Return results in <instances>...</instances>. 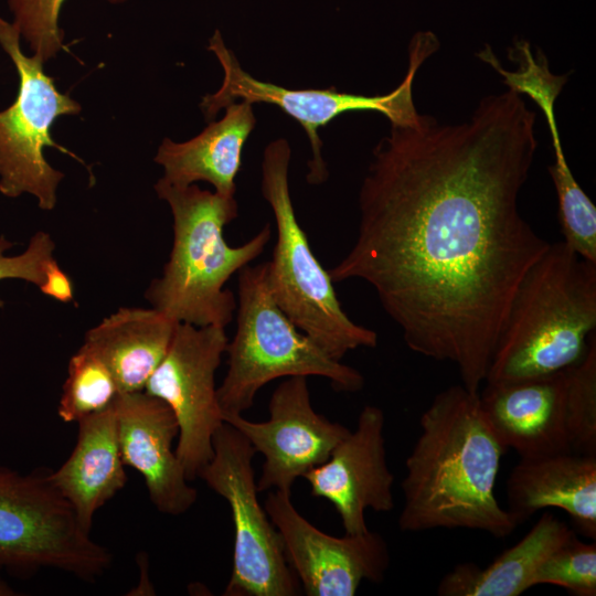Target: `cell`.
<instances>
[{
	"instance_id": "9a60e30c",
	"label": "cell",
	"mask_w": 596,
	"mask_h": 596,
	"mask_svg": "<svg viewBox=\"0 0 596 596\" xmlns=\"http://www.w3.org/2000/svg\"><path fill=\"white\" fill-rule=\"evenodd\" d=\"M123 461L143 478L156 509L169 515L188 512L198 491L177 457L179 427L171 408L145 391L120 393L114 402Z\"/></svg>"
},
{
	"instance_id": "4316f807",
	"label": "cell",
	"mask_w": 596,
	"mask_h": 596,
	"mask_svg": "<svg viewBox=\"0 0 596 596\" xmlns=\"http://www.w3.org/2000/svg\"><path fill=\"white\" fill-rule=\"evenodd\" d=\"M12 243L0 236V281L21 279L41 287L46 279L47 270L56 262L53 256L55 244L46 232H36L29 241L24 252L19 255H7Z\"/></svg>"
},
{
	"instance_id": "30bf717a",
	"label": "cell",
	"mask_w": 596,
	"mask_h": 596,
	"mask_svg": "<svg viewBox=\"0 0 596 596\" xmlns=\"http://www.w3.org/2000/svg\"><path fill=\"white\" fill-rule=\"evenodd\" d=\"M255 454L249 441L224 422L213 437V457L198 476L231 508L233 567L223 595L294 596L299 593L298 579L257 497Z\"/></svg>"
},
{
	"instance_id": "484cf974",
	"label": "cell",
	"mask_w": 596,
	"mask_h": 596,
	"mask_svg": "<svg viewBox=\"0 0 596 596\" xmlns=\"http://www.w3.org/2000/svg\"><path fill=\"white\" fill-rule=\"evenodd\" d=\"M65 0H8L13 23L33 54L44 63L64 47L63 31L58 26ZM113 3L125 0H108Z\"/></svg>"
},
{
	"instance_id": "2e32d148",
	"label": "cell",
	"mask_w": 596,
	"mask_h": 596,
	"mask_svg": "<svg viewBox=\"0 0 596 596\" xmlns=\"http://www.w3.org/2000/svg\"><path fill=\"white\" fill-rule=\"evenodd\" d=\"M481 409L500 444L520 458L572 451L564 418V370L509 383H486Z\"/></svg>"
},
{
	"instance_id": "44dd1931",
	"label": "cell",
	"mask_w": 596,
	"mask_h": 596,
	"mask_svg": "<svg viewBox=\"0 0 596 596\" xmlns=\"http://www.w3.org/2000/svg\"><path fill=\"white\" fill-rule=\"evenodd\" d=\"M574 532L552 513H543L531 530L486 568L457 564L439 582L440 596H519L534 586L542 562Z\"/></svg>"
},
{
	"instance_id": "7402d4cb",
	"label": "cell",
	"mask_w": 596,
	"mask_h": 596,
	"mask_svg": "<svg viewBox=\"0 0 596 596\" xmlns=\"http://www.w3.org/2000/svg\"><path fill=\"white\" fill-rule=\"evenodd\" d=\"M120 394L108 365L82 344L67 366L57 414L65 423L81 419L108 408Z\"/></svg>"
},
{
	"instance_id": "8fae6325",
	"label": "cell",
	"mask_w": 596,
	"mask_h": 596,
	"mask_svg": "<svg viewBox=\"0 0 596 596\" xmlns=\"http://www.w3.org/2000/svg\"><path fill=\"white\" fill-rule=\"evenodd\" d=\"M227 342L225 328L178 322L168 352L143 389L162 400L177 419L175 454L189 480L212 459L213 437L224 424L215 372Z\"/></svg>"
},
{
	"instance_id": "d4e9b609",
	"label": "cell",
	"mask_w": 596,
	"mask_h": 596,
	"mask_svg": "<svg viewBox=\"0 0 596 596\" xmlns=\"http://www.w3.org/2000/svg\"><path fill=\"white\" fill-rule=\"evenodd\" d=\"M539 584L561 586L575 596H595V542H582L574 533L539 566L534 585Z\"/></svg>"
},
{
	"instance_id": "ac0fdd59",
	"label": "cell",
	"mask_w": 596,
	"mask_h": 596,
	"mask_svg": "<svg viewBox=\"0 0 596 596\" xmlns=\"http://www.w3.org/2000/svg\"><path fill=\"white\" fill-rule=\"evenodd\" d=\"M76 445L50 479L91 533L99 508L120 491L127 475L121 458L114 403L78 423Z\"/></svg>"
},
{
	"instance_id": "d6986e66",
	"label": "cell",
	"mask_w": 596,
	"mask_h": 596,
	"mask_svg": "<svg viewBox=\"0 0 596 596\" xmlns=\"http://www.w3.org/2000/svg\"><path fill=\"white\" fill-rule=\"evenodd\" d=\"M224 109L220 120H212L190 140H162L155 157L163 168L161 179L177 187L204 181L211 183L215 192L235 196L243 148L255 128L256 118L253 104L248 102H235Z\"/></svg>"
},
{
	"instance_id": "7a4b0ae2",
	"label": "cell",
	"mask_w": 596,
	"mask_h": 596,
	"mask_svg": "<svg viewBox=\"0 0 596 596\" xmlns=\"http://www.w3.org/2000/svg\"><path fill=\"white\" fill-rule=\"evenodd\" d=\"M405 461L403 532L467 529L504 539L518 526L496 498L505 448L492 432L479 393L462 384L436 394L422 413Z\"/></svg>"
},
{
	"instance_id": "8992f818",
	"label": "cell",
	"mask_w": 596,
	"mask_h": 596,
	"mask_svg": "<svg viewBox=\"0 0 596 596\" xmlns=\"http://www.w3.org/2000/svg\"><path fill=\"white\" fill-rule=\"evenodd\" d=\"M236 330L227 342V372L217 387L224 416L249 409L270 381L321 376L338 392H358L364 377L327 355L278 307L269 290L267 262L238 272Z\"/></svg>"
},
{
	"instance_id": "52a82bcc",
	"label": "cell",
	"mask_w": 596,
	"mask_h": 596,
	"mask_svg": "<svg viewBox=\"0 0 596 596\" xmlns=\"http://www.w3.org/2000/svg\"><path fill=\"white\" fill-rule=\"evenodd\" d=\"M439 47V41L432 31H418L408 45V68L403 81L385 95L365 96L338 92L329 88H286L267 83L248 74L235 54L226 47L221 32L216 30L209 41V50L214 53L223 70L220 88L202 98L200 107L206 120H212L227 105L244 100L251 104L275 105L295 119L304 128L312 151L308 162L307 181L321 184L329 172L322 158V141L319 129L339 115L349 111H375L384 115L391 125L415 124L421 114L413 99V83L418 68Z\"/></svg>"
},
{
	"instance_id": "3957f363",
	"label": "cell",
	"mask_w": 596,
	"mask_h": 596,
	"mask_svg": "<svg viewBox=\"0 0 596 596\" xmlns=\"http://www.w3.org/2000/svg\"><path fill=\"white\" fill-rule=\"evenodd\" d=\"M595 328L596 263L550 243L514 291L485 382L563 371L584 358Z\"/></svg>"
},
{
	"instance_id": "f1b7e54d",
	"label": "cell",
	"mask_w": 596,
	"mask_h": 596,
	"mask_svg": "<svg viewBox=\"0 0 596 596\" xmlns=\"http://www.w3.org/2000/svg\"><path fill=\"white\" fill-rule=\"evenodd\" d=\"M15 590L9 586L4 581L0 579V596H14Z\"/></svg>"
},
{
	"instance_id": "cb8c5ba5",
	"label": "cell",
	"mask_w": 596,
	"mask_h": 596,
	"mask_svg": "<svg viewBox=\"0 0 596 596\" xmlns=\"http://www.w3.org/2000/svg\"><path fill=\"white\" fill-rule=\"evenodd\" d=\"M549 171L557 196V216L564 243L581 257L596 263V207L575 180L565 156L554 157Z\"/></svg>"
},
{
	"instance_id": "ba28073f",
	"label": "cell",
	"mask_w": 596,
	"mask_h": 596,
	"mask_svg": "<svg viewBox=\"0 0 596 596\" xmlns=\"http://www.w3.org/2000/svg\"><path fill=\"white\" fill-rule=\"evenodd\" d=\"M113 555L95 542L49 471L0 468V567L54 568L93 582Z\"/></svg>"
},
{
	"instance_id": "6da1fadb",
	"label": "cell",
	"mask_w": 596,
	"mask_h": 596,
	"mask_svg": "<svg viewBox=\"0 0 596 596\" xmlns=\"http://www.w3.org/2000/svg\"><path fill=\"white\" fill-rule=\"evenodd\" d=\"M536 114L514 89L461 124L391 125L359 191V226L333 283L370 285L423 356L453 363L479 393L507 312L550 243L518 200L538 149Z\"/></svg>"
},
{
	"instance_id": "9c48e42d",
	"label": "cell",
	"mask_w": 596,
	"mask_h": 596,
	"mask_svg": "<svg viewBox=\"0 0 596 596\" xmlns=\"http://www.w3.org/2000/svg\"><path fill=\"white\" fill-rule=\"evenodd\" d=\"M0 46L19 77L14 102L0 110V192L12 199L31 194L40 209L50 211L56 204V190L64 173L50 166L43 149L53 147L82 162L51 135L54 120L61 115L78 114L81 105L55 87L39 56L22 51L18 26L2 18Z\"/></svg>"
},
{
	"instance_id": "603a6c76",
	"label": "cell",
	"mask_w": 596,
	"mask_h": 596,
	"mask_svg": "<svg viewBox=\"0 0 596 596\" xmlns=\"http://www.w3.org/2000/svg\"><path fill=\"white\" fill-rule=\"evenodd\" d=\"M564 418L570 449L596 456V337L584 358L564 370Z\"/></svg>"
},
{
	"instance_id": "83f0119b",
	"label": "cell",
	"mask_w": 596,
	"mask_h": 596,
	"mask_svg": "<svg viewBox=\"0 0 596 596\" xmlns=\"http://www.w3.org/2000/svg\"><path fill=\"white\" fill-rule=\"evenodd\" d=\"M40 290L61 302H68L73 299V285L70 277L62 270L55 262L47 270L46 279Z\"/></svg>"
},
{
	"instance_id": "277c9868",
	"label": "cell",
	"mask_w": 596,
	"mask_h": 596,
	"mask_svg": "<svg viewBox=\"0 0 596 596\" xmlns=\"http://www.w3.org/2000/svg\"><path fill=\"white\" fill-rule=\"evenodd\" d=\"M155 190L170 206L173 242L161 276L146 289V299L177 322L225 328L236 310L235 296L225 284L263 253L270 225L231 246L223 230L238 215L235 196L202 190L195 183L177 187L163 179Z\"/></svg>"
},
{
	"instance_id": "7c38bea8",
	"label": "cell",
	"mask_w": 596,
	"mask_h": 596,
	"mask_svg": "<svg viewBox=\"0 0 596 596\" xmlns=\"http://www.w3.org/2000/svg\"><path fill=\"white\" fill-rule=\"evenodd\" d=\"M264 508L306 595L353 596L364 581L384 579L390 551L380 533L369 530L342 538L329 535L296 510L288 491L269 492Z\"/></svg>"
},
{
	"instance_id": "ffe728a7",
	"label": "cell",
	"mask_w": 596,
	"mask_h": 596,
	"mask_svg": "<svg viewBox=\"0 0 596 596\" xmlns=\"http://www.w3.org/2000/svg\"><path fill=\"white\" fill-rule=\"evenodd\" d=\"M177 324L155 308L123 307L89 329L83 344L108 365L120 393L139 392L168 352Z\"/></svg>"
},
{
	"instance_id": "e0dca14e",
	"label": "cell",
	"mask_w": 596,
	"mask_h": 596,
	"mask_svg": "<svg viewBox=\"0 0 596 596\" xmlns=\"http://www.w3.org/2000/svg\"><path fill=\"white\" fill-rule=\"evenodd\" d=\"M508 512L517 524L546 508L565 511L596 539V456L574 451L520 458L507 481Z\"/></svg>"
},
{
	"instance_id": "5b68a950",
	"label": "cell",
	"mask_w": 596,
	"mask_h": 596,
	"mask_svg": "<svg viewBox=\"0 0 596 596\" xmlns=\"http://www.w3.org/2000/svg\"><path fill=\"white\" fill-rule=\"evenodd\" d=\"M291 149L278 138L262 159V195L276 225V243L267 262L269 290L278 307L327 355L341 361L359 348H375L377 333L353 322L342 309L333 281L311 251L295 213L289 190Z\"/></svg>"
},
{
	"instance_id": "5bb4252c",
	"label": "cell",
	"mask_w": 596,
	"mask_h": 596,
	"mask_svg": "<svg viewBox=\"0 0 596 596\" xmlns=\"http://www.w3.org/2000/svg\"><path fill=\"white\" fill-rule=\"evenodd\" d=\"M385 417L375 405H365L356 427L329 458L305 475L310 493L328 500L338 512L345 534L369 531L365 511L390 512L394 508V475L386 460Z\"/></svg>"
},
{
	"instance_id": "4fadbf2b",
	"label": "cell",
	"mask_w": 596,
	"mask_h": 596,
	"mask_svg": "<svg viewBox=\"0 0 596 596\" xmlns=\"http://www.w3.org/2000/svg\"><path fill=\"white\" fill-rule=\"evenodd\" d=\"M268 411L264 422H252L242 414L223 421L265 459L256 482L258 492H291L295 481L323 464L350 430L313 409L307 376L286 377L273 392Z\"/></svg>"
}]
</instances>
